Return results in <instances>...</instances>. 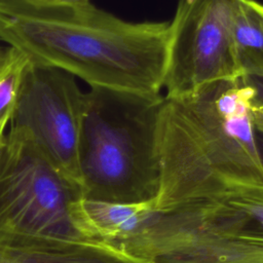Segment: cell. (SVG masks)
I'll return each instance as SVG.
<instances>
[{
  "mask_svg": "<svg viewBox=\"0 0 263 263\" xmlns=\"http://www.w3.org/2000/svg\"><path fill=\"white\" fill-rule=\"evenodd\" d=\"M170 23H132L93 4L0 0V39L90 85L159 96Z\"/></svg>",
  "mask_w": 263,
  "mask_h": 263,
  "instance_id": "obj_1",
  "label": "cell"
},
{
  "mask_svg": "<svg viewBox=\"0 0 263 263\" xmlns=\"http://www.w3.org/2000/svg\"><path fill=\"white\" fill-rule=\"evenodd\" d=\"M250 98L242 77L216 81L185 96H163L154 212L230 191L263 189Z\"/></svg>",
  "mask_w": 263,
  "mask_h": 263,
  "instance_id": "obj_2",
  "label": "cell"
},
{
  "mask_svg": "<svg viewBox=\"0 0 263 263\" xmlns=\"http://www.w3.org/2000/svg\"><path fill=\"white\" fill-rule=\"evenodd\" d=\"M162 100L103 87L84 92L78 142L83 199L140 203L156 198Z\"/></svg>",
  "mask_w": 263,
  "mask_h": 263,
  "instance_id": "obj_3",
  "label": "cell"
},
{
  "mask_svg": "<svg viewBox=\"0 0 263 263\" xmlns=\"http://www.w3.org/2000/svg\"><path fill=\"white\" fill-rule=\"evenodd\" d=\"M115 248L149 263H263V189L152 212Z\"/></svg>",
  "mask_w": 263,
  "mask_h": 263,
  "instance_id": "obj_4",
  "label": "cell"
},
{
  "mask_svg": "<svg viewBox=\"0 0 263 263\" xmlns=\"http://www.w3.org/2000/svg\"><path fill=\"white\" fill-rule=\"evenodd\" d=\"M80 199L77 182L30 139L9 132L0 156V236L97 242L76 220Z\"/></svg>",
  "mask_w": 263,
  "mask_h": 263,
  "instance_id": "obj_5",
  "label": "cell"
},
{
  "mask_svg": "<svg viewBox=\"0 0 263 263\" xmlns=\"http://www.w3.org/2000/svg\"><path fill=\"white\" fill-rule=\"evenodd\" d=\"M233 0H179L170 23L165 97L241 77L232 42Z\"/></svg>",
  "mask_w": 263,
  "mask_h": 263,
  "instance_id": "obj_6",
  "label": "cell"
},
{
  "mask_svg": "<svg viewBox=\"0 0 263 263\" xmlns=\"http://www.w3.org/2000/svg\"><path fill=\"white\" fill-rule=\"evenodd\" d=\"M83 95L73 75L30 61L9 119L10 133L30 139L80 186L78 142Z\"/></svg>",
  "mask_w": 263,
  "mask_h": 263,
  "instance_id": "obj_7",
  "label": "cell"
},
{
  "mask_svg": "<svg viewBox=\"0 0 263 263\" xmlns=\"http://www.w3.org/2000/svg\"><path fill=\"white\" fill-rule=\"evenodd\" d=\"M0 263H149L101 242L0 236Z\"/></svg>",
  "mask_w": 263,
  "mask_h": 263,
  "instance_id": "obj_8",
  "label": "cell"
},
{
  "mask_svg": "<svg viewBox=\"0 0 263 263\" xmlns=\"http://www.w3.org/2000/svg\"><path fill=\"white\" fill-rule=\"evenodd\" d=\"M154 212V200L116 203L80 199L75 206L76 220L92 241L115 247L133 235Z\"/></svg>",
  "mask_w": 263,
  "mask_h": 263,
  "instance_id": "obj_9",
  "label": "cell"
},
{
  "mask_svg": "<svg viewBox=\"0 0 263 263\" xmlns=\"http://www.w3.org/2000/svg\"><path fill=\"white\" fill-rule=\"evenodd\" d=\"M232 42L240 76L263 77V4L233 0Z\"/></svg>",
  "mask_w": 263,
  "mask_h": 263,
  "instance_id": "obj_10",
  "label": "cell"
},
{
  "mask_svg": "<svg viewBox=\"0 0 263 263\" xmlns=\"http://www.w3.org/2000/svg\"><path fill=\"white\" fill-rule=\"evenodd\" d=\"M29 62L28 55L14 47L3 49L0 59V125L10 119Z\"/></svg>",
  "mask_w": 263,
  "mask_h": 263,
  "instance_id": "obj_11",
  "label": "cell"
},
{
  "mask_svg": "<svg viewBox=\"0 0 263 263\" xmlns=\"http://www.w3.org/2000/svg\"><path fill=\"white\" fill-rule=\"evenodd\" d=\"M242 79L251 88L250 107L254 127L263 132V77L242 76Z\"/></svg>",
  "mask_w": 263,
  "mask_h": 263,
  "instance_id": "obj_12",
  "label": "cell"
},
{
  "mask_svg": "<svg viewBox=\"0 0 263 263\" xmlns=\"http://www.w3.org/2000/svg\"><path fill=\"white\" fill-rule=\"evenodd\" d=\"M39 2H43L46 4H54V5H80L89 3L90 0H37Z\"/></svg>",
  "mask_w": 263,
  "mask_h": 263,
  "instance_id": "obj_13",
  "label": "cell"
},
{
  "mask_svg": "<svg viewBox=\"0 0 263 263\" xmlns=\"http://www.w3.org/2000/svg\"><path fill=\"white\" fill-rule=\"evenodd\" d=\"M255 137H256V144H257L259 156L263 164V132L255 129Z\"/></svg>",
  "mask_w": 263,
  "mask_h": 263,
  "instance_id": "obj_14",
  "label": "cell"
},
{
  "mask_svg": "<svg viewBox=\"0 0 263 263\" xmlns=\"http://www.w3.org/2000/svg\"><path fill=\"white\" fill-rule=\"evenodd\" d=\"M6 125H7V123H3V124H1V125H0V156H1L2 150H3L4 145H5L6 136L4 135V130H5Z\"/></svg>",
  "mask_w": 263,
  "mask_h": 263,
  "instance_id": "obj_15",
  "label": "cell"
},
{
  "mask_svg": "<svg viewBox=\"0 0 263 263\" xmlns=\"http://www.w3.org/2000/svg\"><path fill=\"white\" fill-rule=\"evenodd\" d=\"M2 52H3V49L0 48V59H1V55H2Z\"/></svg>",
  "mask_w": 263,
  "mask_h": 263,
  "instance_id": "obj_16",
  "label": "cell"
},
{
  "mask_svg": "<svg viewBox=\"0 0 263 263\" xmlns=\"http://www.w3.org/2000/svg\"><path fill=\"white\" fill-rule=\"evenodd\" d=\"M186 2H190V1H192V0H185Z\"/></svg>",
  "mask_w": 263,
  "mask_h": 263,
  "instance_id": "obj_17",
  "label": "cell"
}]
</instances>
